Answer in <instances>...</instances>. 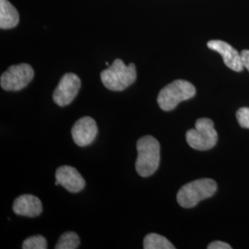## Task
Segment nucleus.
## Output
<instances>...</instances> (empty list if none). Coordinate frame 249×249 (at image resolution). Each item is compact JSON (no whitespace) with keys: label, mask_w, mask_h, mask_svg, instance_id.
I'll return each instance as SVG.
<instances>
[{"label":"nucleus","mask_w":249,"mask_h":249,"mask_svg":"<svg viewBox=\"0 0 249 249\" xmlns=\"http://www.w3.org/2000/svg\"><path fill=\"white\" fill-rule=\"evenodd\" d=\"M35 77L34 69L28 64L10 66L1 75V88L8 91H18L24 89Z\"/></svg>","instance_id":"nucleus-6"},{"label":"nucleus","mask_w":249,"mask_h":249,"mask_svg":"<svg viewBox=\"0 0 249 249\" xmlns=\"http://www.w3.org/2000/svg\"><path fill=\"white\" fill-rule=\"evenodd\" d=\"M208 47L223 56L224 64L231 71L240 72L244 70V64L242 61L240 53L237 52L231 45L221 40H212L208 42Z\"/></svg>","instance_id":"nucleus-10"},{"label":"nucleus","mask_w":249,"mask_h":249,"mask_svg":"<svg viewBox=\"0 0 249 249\" xmlns=\"http://www.w3.org/2000/svg\"><path fill=\"white\" fill-rule=\"evenodd\" d=\"M237 121L242 127L249 128V107H242L236 113Z\"/></svg>","instance_id":"nucleus-16"},{"label":"nucleus","mask_w":249,"mask_h":249,"mask_svg":"<svg viewBox=\"0 0 249 249\" xmlns=\"http://www.w3.org/2000/svg\"><path fill=\"white\" fill-rule=\"evenodd\" d=\"M231 246L222 241H214L208 246V249H231Z\"/></svg>","instance_id":"nucleus-17"},{"label":"nucleus","mask_w":249,"mask_h":249,"mask_svg":"<svg viewBox=\"0 0 249 249\" xmlns=\"http://www.w3.org/2000/svg\"><path fill=\"white\" fill-rule=\"evenodd\" d=\"M217 191L216 182L210 178L197 179L183 186L178 191V204L185 209H190L201 200L213 196Z\"/></svg>","instance_id":"nucleus-3"},{"label":"nucleus","mask_w":249,"mask_h":249,"mask_svg":"<svg viewBox=\"0 0 249 249\" xmlns=\"http://www.w3.org/2000/svg\"><path fill=\"white\" fill-rule=\"evenodd\" d=\"M144 249H175L176 247L164 236L151 232L145 236L143 240Z\"/></svg>","instance_id":"nucleus-13"},{"label":"nucleus","mask_w":249,"mask_h":249,"mask_svg":"<svg viewBox=\"0 0 249 249\" xmlns=\"http://www.w3.org/2000/svg\"><path fill=\"white\" fill-rule=\"evenodd\" d=\"M23 249H46L47 241L42 235H34L28 237L22 243Z\"/></svg>","instance_id":"nucleus-15"},{"label":"nucleus","mask_w":249,"mask_h":249,"mask_svg":"<svg viewBox=\"0 0 249 249\" xmlns=\"http://www.w3.org/2000/svg\"><path fill=\"white\" fill-rule=\"evenodd\" d=\"M196 95V88L189 81L178 80L171 82L160 90L157 98L158 105L162 111L174 110L181 102L193 98Z\"/></svg>","instance_id":"nucleus-4"},{"label":"nucleus","mask_w":249,"mask_h":249,"mask_svg":"<svg viewBox=\"0 0 249 249\" xmlns=\"http://www.w3.org/2000/svg\"><path fill=\"white\" fill-rule=\"evenodd\" d=\"M14 213L26 217H36L43 212L41 200L34 195L25 194L18 196L13 203Z\"/></svg>","instance_id":"nucleus-11"},{"label":"nucleus","mask_w":249,"mask_h":249,"mask_svg":"<svg viewBox=\"0 0 249 249\" xmlns=\"http://www.w3.org/2000/svg\"><path fill=\"white\" fill-rule=\"evenodd\" d=\"M101 80L110 90H124L137 80L136 66L133 63L126 66L121 59H116L108 69L102 71Z\"/></svg>","instance_id":"nucleus-2"},{"label":"nucleus","mask_w":249,"mask_h":249,"mask_svg":"<svg viewBox=\"0 0 249 249\" xmlns=\"http://www.w3.org/2000/svg\"><path fill=\"white\" fill-rule=\"evenodd\" d=\"M160 143L152 136H144L137 142L136 171L142 178L152 176L160 164Z\"/></svg>","instance_id":"nucleus-1"},{"label":"nucleus","mask_w":249,"mask_h":249,"mask_svg":"<svg viewBox=\"0 0 249 249\" xmlns=\"http://www.w3.org/2000/svg\"><path fill=\"white\" fill-rule=\"evenodd\" d=\"M242 61L244 64V67L249 71V50H244L241 53Z\"/></svg>","instance_id":"nucleus-18"},{"label":"nucleus","mask_w":249,"mask_h":249,"mask_svg":"<svg viewBox=\"0 0 249 249\" xmlns=\"http://www.w3.org/2000/svg\"><path fill=\"white\" fill-rule=\"evenodd\" d=\"M98 133L95 120L89 116L80 118L72 127V139L80 147H85L94 142Z\"/></svg>","instance_id":"nucleus-8"},{"label":"nucleus","mask_w":249,"mask_h":249,"mask_svg":"<svg viewBox=\"0 0 249 249\" xmlns=\"http://www.w3.org/2000/svg\"><path fill=\"white\" fill-rule=\"evenodd\" d=\"M80 246V237L74 231L64 232L55 245V249H76Z\"/></svg>","instance_id":"nucleus-14"},{"label":"nucleus","mask_w":249,"mask_h":249,"mask_svg":"<svg viewBox=\"0 0 249 249\" xmlns=\"http://www.w3.org/2000/svg\"><path fill=\"white\" fill-rule=\"evenodd\" d=\"M19 16L17 9L8 0H0V28L11 29L18 25Z\"/></svg>","instance_id":"nucleus-12"},{"label":"nucleus","mask_w":249,"mask_h":249,"mask_svg":"<svg viewBox=\"0 0 249 249\" xmlns=\"http://www.w3.org/2000/svg\"><path fill=\"white\" fill-rule=\"evenodd\" d=\"M186 139L187 144L196 151L213 149L218 142V133L214 128L213 121L209 118L197 119L195 128L187 131Z\"/></svg>","instance_id":"nucleus-5"},{"label":"nucleus","mask_w":249,"mask_h":249,"mask_svg":"<svg viewBox=\"0 0 249 249\" xmlns=\"http://www.w3.org/2000/svg\"><path fill=\"white\" fill-rule=\"evenodd\" d=\"M80 86L81 81L76 74H65L59 81L57 87L53 90V102L59 107L69 106L78 95Z\"/></svg>","instance_id":"nucleus-7"},{"label":"nucleus","mask_w":249,"mask_h":249,"mask_svg":"<svg viewBox=\"0 0 249 249\" xmlns=\"http://www.w3.org/2000/svg\"><path fill=\"white\" fill-rule=\"evenodd\" d=\"M55 185L62 186L71 193H78L85 187L86 182L76 168L63 165L55 172Z\"/></svg>","instance_id":"nucleus-9"}]
</instances>
